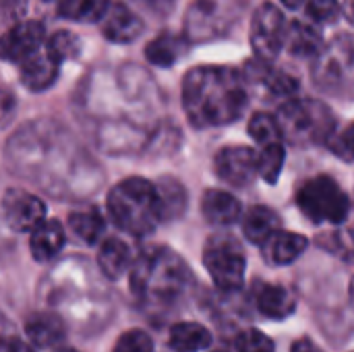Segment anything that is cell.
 <instances>
[{"instance_id": "22", "label": "cell", "mask_w": 354, "mask_h": 352, "mask_svg": "<svg viewBox=\"0 0 354 352\" xmlns=\"http://www.w3.org/2000/svg\"><path fill=\"white\" fill-rule=\"evenodd\" d=\"M153 185H156V191H158L162 222L180 218L185 207H187V191L180 185V180L172 178V176H162Z\"/></svg>"}, {"instance_id": "27", "label": "cell", "mask_w": 354, "mask_h": 352, "mask_svg": "<svg viewBox=\"0 0 354 352\" xmlns=\"http://www.w3.org/2000/svg\"><path fill=\"white\" fill-rule=\"evenodd\" d=\"M110 6V0H60L58 15L75 23H100Z\"/></svg>"}, {"instance_id": "23", "label": "cell", "mask_w": 354, "mask_h": 352, "mask_svg": "<svg viewBox=\"0 0 354 352\" xmlns=\"http://www.w3.org/2000/svg\"><path fill=\"white\" fill-rule=\"evenodd\" d=\"M168 344L174 352H199L212 344V332L195 322L176 324L170 330Z\"/></svg>"}, {"instance_id": "20", "label": "cell", "mask_w": 354, "mask_h": 352, "mask_svg": "<svg viewBox=\"0 0 354 352\" xmlns=\"http://www.w3.org/2000/svg\"><path fill=\"white\" fill-rule=\"evenodd\" d=\"M131 263H133V253L124 241L112 237L102 243L100 253H97V266L106 278H110V280L122 278L129 272Z\"/></svg>"}, {"instance_id": "5", "label": "cell", "mask_w": 354, "mask_h": 352, "mask_svg": "<svg viewBox=\"0 0 354 352\" xmlns=\"http://www.w3.org/2000/svg\"><path fill=\"white\" fill-rule=\"evenodd\" d=\"M297 205L315 224H342L351 214L348 195L328 174H317L305 180L297 191Z\"/></svg>"}, {"instance_id": "8", "label": "cell", "mask_w": 354, "mask_h": 352, "mask_svg": "<svg viewBox=\"0 0 354 352\" xmlns=\"http://www.w3.org/2000/svg\"><path fill=\"white\" fill-rule=\"evenodd\" d=\"M317 62L313 68V79L317 87L338 93L342 87H348L353 75V39L348 33L334 39L317 54Z\"/></svg>"}, {"instance_id": "37", "label": "cell", "mask_w": 354, "mask_h": 352, "mask_svg": "<svg viewBox=\"0 0 354 352\" xmlns=\"http://www.w3.org/2000/svg\"><path fill=\"white\" fill-rule=\"evenodd\" d=\"M15 112V95L10 91L0 89V127H4Z\"/></svg>"}, {"instance_id": "29", "label": "cell", "mask_w": 354, "mask_h": 352, "mask_svg": "<svg viewBox=\"0 0 354 352\" xmlns=\"http://www.w3.org/2000/svg\"><path fill=\"white\" fill-rule=\"evenodd\" d=\"M44 48H46V52H48L58 64H62V62H66V60L79 56V52H81V39H79V35H75L73 31L60 29V31H54L50 37H46Z\"/></svg>"}, {"instance_id": "41", "label": "cell", "mask_w": 354, "mask_h": 352, "mask_svg": "<svg viewBox=\"0 0 354 352\" xmlns=\"http://www.w3.org/2000/svg\"><path fill=\"white\" fill-rule=\"evenodd\" d=\"M216 352H224V351H216Z\"/></svg>"}, {"instance_id": "6", "label": "cell", "mask_w": 354, "mask_h": 352, "mask_svg": "<svg viewBox=\"0 0 354 352\" xmlns=\"http://www.w3.org/2000/svg\"><path fill=\"white\" fill-rule=\"evenodd\" d=\"M203 263L220 290L236 293L243 288L247 259L236 239L228 234L212 237L203 249Z\"/></svg>"}, {"instance_id": "38", "label": "cell", "mask_w": 354, "mask_h": 352, "mask_svg": "<svg viewBox=\"0 0 354 352\" xmlns=\"http://www.w3.org/2000/svg\"><path fill=\"white\" fill-rule=\"evenodd\" d=\"M290 352H324L322 349H317L311 340H299V342H295L292 344V351Z\"/></svg>"}, {"instance_id": "12", "label": "cell", "mask_w": 354, "mask_h": 352, "mask_svg": "<svg viewBox=\"0 0 354 352\" xmlns=\"http://www.w3.org/2000/svg\"><path fill=\"white\" fill-rule=\"evenodd\" d=\"M46 41V27L39 21H21L0 35V58L21 62L39 50Z\"/></svg>"}, {"instance_id": "25", "label": "cell", "mask_w": 354, "mask_h": 352, "mask_svg": "<svg viewBox=\"0 0 354 352\" xmlns=\"http://www.w3.org/2000/svg\"><path fill=\"white\" fill-rule=\"evenodd\" d=\"M68 228L79 241H83L85 245H93L102 239L106 230V220L97 207H85L68 216Z\"/></svg>"}, {"instance_id": "7", "label": "cell", "mask_w": 354, "mask_h": 352, "mask_svg": "<svg viewBox=\"0 0 354 352\" xmlns=\"http://www.w3.org/2000/svg\"><path fill=\"white\" fill-rule=\"evenodd\" d=\"M241 0H195L185 17V37L205 41L226 33L239 15Z\"/></svg>"}, {"instance_id": "4", "label": "cell", "mask_w": 354, "mask_h": 352, "mask_svg": "<svg viewBox=\"0 0 354 352\" xmlns=\"http://www.w3.org/2000/svg\"><path fill=\"white\" fill-rule=\"evenodd\" d=\"M276 120L282 139L299 147L328 141L336 129L334 112L317 100H288L280 106Z\"/></svg>"}, {"instance_id": "9", "label": "cell", "mask_w": 354, "mask_h": 352, "mask_svg": "<svg viewBox=\"0 0 354 352\" xmlns=\"http://www.w3.org/2000/svg\"><path fill=\"white\" fill-rule=\"evenodd\" d=\"M284 35L286 19L282 10L272 2L261 4L251 21V46L255 50V56L272 62L284 50Z\"/></svg>"}, {"instance_id": "34", "label": "cell", "mask_w": 354, "mask_h": 352, "mask_svg": "<svg viewBox=\"0 0 354 352\" xmlns=\"http://www.w3.org/2000/svg\"><path fill=\"white\" fill-rule=\"evenodd\" d=\"M0 352H33L29 344L21 340L12 324L0 313Z\"/></svg>"}, {"instance_id": "10", "label": "cell", "mask_w": 354, "mask_h": 352, "mask_svg": "<svg viewBox=\"0 0 354 352\" xmlns=\"http://www.w3.org/2000/svg\"><path fill=\"white\" fill-rule=\"evenodd\" d=\"M2 214L15 232H31L46 220V205L37 195L12 187L2 195Z\"/></svg>"}, {"instance_id": "42", "label": "cell", "mask_w": 354, "mask_h": 352, "mask_svg": "<svg viewBox=\"0 0 354 352\" xmlns=\"http://www.w3.org/2000/svg\"><path fill=\"white\" fill-rule=\"evenodd\" d=\"M46 2H50V0H46Z\"/></svg>"}, {"instance_id": "14", "label": "cell", "mask_w": 354, "mask_h": 352, "mask_svg": "<svg viewBox=\"0 0 354 352\" xmlns=\"http://www.w3.org/2000/svg\"><path fill=\"white\" fill-rule=\"evenodd\" d=\"M58 68H60V64L41 46L31 56H27L25 60H21V73H19V77H21V83L29 91H44V89L52 87V83L56 81Z\"/></svg>"}, {"instance_id": "40", "label": "cell", "mask_w": 354, "mask_h": 352, "mask_svg": "<svg viewBox=\"0 0 354 352\" xmlns=\"http://www.w3.org/2000/svg\"><path fill=\"white\" fill-rule=\"evenodd\" d=\"M54 352H77V351H73V349H56Z\"/></svg>"}, {"instance_id": "1", "label": "cell", "mask_w": 354, "mask_h": 352, "mask_svg": "<svg viewBox=\"0 0 354 352\" xmlns=\"http://www.w3.org/2000/svg\"><path fill=\"white\" fill-rule=\"evenodd\" d=\"M183 108L195 129H214L234 122L249 100L241 71L230 66H195L183 79Z\"/></svg>"}, {"instance_id": "30", "label": "cell", "mask_w": 354, "mask_h": 352, "mask_svg": "<svg viewBox=\"0 0 354 352\" xmlns=\"http://www.w3.org/2000/svg\"><path fill=\"white\" fill-rule=\"evenodd\" d=\"M249 135L259 145L282 141V133H280L278 120L270 112H255L251 116V120H249Z\"/></svg>"}, {"instance_id": "28", "label": "cell", "mask_w": 354, "mask_h": 352, "mask_svg": "<svg viewBox=\"0 0 354 352\" xmlns=\"http://www.w3.org/2000/svg\"><path fill=\"white\" fill-rule=\"evenodd\" d=\"M284 158L286 151L282 141L261 145V151L257 154V176H261L270 185H276L284 166Z\"/></svg>"}, {"instance_id": "2", "label": "cell", "mask_w": 354, "mask_h": 352, "mask_svg": "<svg viewBox=\"0 0 354 352\" xmlns=\"http://www.w3.org/2000/svg\"><path fill=\"white\" fill-rule=\"evenodd\" d=\"M131 290L147 305L176 303L193 284L189 266L168 247L145 249L131 263Z\"/></svg>"}, {"instance_id": "16", "label": "cell", "mask_w": 354, "mask_h": 352, "mask_svg": "<svg viewBox=\"0 0 354 352\" xmlns=\"http://www.w3.org/2000/svg\"><path fill=\"white\" fill-rule=\"evenodd\" d=\"M263 257L274 263V266H288L292 261H297L305 249L309 247V241L303 234L297 232H284V230H276L272 237H268L263 243Z\"/></svg>"}, {"instance_id": "32", "label": "cell", "mask_w": 354, "mask_h": 352, "mask_svg": "<svg viewBox=\"0 0 354 352\" xmlns=\"http://www.w3.org/2000/svg\"><path fill=\"white\" fill-rule=\"evenodd\" d=\"M307 15L317 25L334 23L340 15V2L338 0H307Z\"/></svg>"}, {"instance_id": "39", "label": "cell", "mask_w": 354, "mask_h": 352, "mask_svg": "<svg viewBox=\"0 0 354 352\" xmlns=\"http://www.w3.org/2000/svg\"><path fill=\"white\" fill-rule=\"evenodd\" d=\"M284 6H288V8H299V6H303L307 0H280Z\"/></svg>"}, {"instance_id": "13", "label": "cell", "mask_w": 354, "mask_h": 352, "mask_svg": "<svg viewBox=\"0 0 354 352\" xmlns=\"http://www.w3.org/2000/svg\"><path fill=\"white\" fill-rule=\"evenodd\" d=\"M102 31L112 44H131L143 33V21L124 2H114L102 19Z\"/></svg>"}, {"instance_id": "19", "label": "cell", "mask_w": 354, "mask_h": 352, "mask_svg": "<svg viewBox=\"0 0 354 352\" xmlns=\"http://www.w3.org/2000/svg\"><path fill=\"white\" fill-rule=\"evenodd\" d=\"M64 241H66V237H64L62 224L56 220H44L41 224H37L31 230L29 251L35 261H50L62 251Z\"/></svg>"}, {"instance_id": "17", "label": "cell", "mask_w": 354, "mask_h": 352, "mask_svg": "<svg viewBox=\"0 0 354 352\" xmlns=\"http://www.w3.org/2000/svg\"><path fill=\"white\" fill-rule=\"evenodd\" d=\"M25 336L39 349H50L66 338L64 322L52 311H37L25 322Z\"/></svg>"}, {"instance_id": "31", "label": "cell", "mask_w": 354, "mask_h": 352, "mask_svg": "<svg viewBox=\"0 0 354 352\" xmlns=\"http://www.w3.org/2000/svg\"><path fill=\"white\" fill-rule=\"evenodd\" d=\"M236 352H276V344L270 336L259 330H245L234 340Z\"/></svg>"}, {"instance_id": "15", "label": "cell", "mask_w": 354, "mask_h": 352, "mask_svg": "<svg viewBox=\"0 0 354 352\" xmlns=\"http://www.w3.org/2000/svg\"><path fill=\"white\" fill-rule=\"evenodd\" d=\"M201 214L214 226H230L241 220V201L222 189H207L201 197Z\"/></svg>"}, {"instance_id": "33", "label": "cell", "mask_w": 354, "mask_h": 352, "mask_svg": "<svg viewBox=\"0 0 354 352\" xmlns=\"http://www.w3.org/2000/svg\"><path fill=\"white\" fill-rule=\"evenodd\" d=\"M112 352H153V340L143 330L124 332Z\"/></svg>"}, {"instance_id": "3", "label": "cell", "mask_w": 354, "mask_h": 352, "mask_svg": "<svg viewBox=\"0 0 354 352\" xmlns=\"http://www.w3.org/2000/svg\"><path fill=\"white\" fill-rule=\"evenodd\" d=\"M108 214L131 237L151 234L162 222L156 185L139 176L120 180L108 195Z\"/></svg>"}, {"instance_id": "18", "label": "cell", "mask_w": 354, "mask_h": 352, "mask_svg": "<svg viewBox=\"0 0 354 352\" xmlns=\"http://www.w3.org/2000/svg\"><path fill=\"white\" fill-rule=\"evenodd\" d=\"M255 305L261 315L270 319H286L297 309V297L280 284H259L255 290Z\"/></svg>"}, {"instance_id": "36", "label": "cell", "mask_w": 354, "mask_h": 352, "mask_svg": "<svg viewBox=\"0 0 354 352\" xmlns=\"http://www.w3.org/2000/svg\"><path fill=\"white\" fill-rule=\"evenodd\" d=\"M133 2L156 17H168L174 8V0H133Z\"/></svg>"}, {"instance_id": "11", "label": "cell", "mask_w": 354, "mask_h": 352, "mask_svg": "<svg viewBox=\"0 0 354 352\" xmlns=\"http://www.w3.org/2000/svg\"><path fill=\"white\" fill-rule=\"evenodd\" d=\"M214 166L216 174L226 185L243 189L257 176V154L247 145H228L218 151Z\"/></svg>"}, {"instance_id": "24", "label": "cell", "mask_w": 354, "mask_h": 352, "mask_svg": "<svg viewBox=\"0 0 354 352\" xmlns=\"http://www.w3.org/2000/svg\"><path fill=\"white\" fill-rule=\"evenodd\" d=\"M276 230H280V216L266 205L251 207L243 218V232L255 245H261Z\"/></svg>"}, {"instance_id": "35", "label": "cell", "mask_w": 354, "mask_h": 352, "mask_svg": "<svg viewBox=\"0 0 354 352\" xmlns=\"http://www.w3.org/2000/svg\"><path fill=\"white\" fill-rule=\"evenodd\" d=\"M328 143H330L332 151H334L338 158H342L344 162H351V160H353V127H351V124H346L344 131L338 133V135L332 133V135L328 137Z\"/></svg>"}, {"instance_id": "26", "label": "cell", "mask_w": 354, "mask_h": 352, "mask_svg": "<svg viewBox=\"0 0 354 352\" xmlns=\"http://www.w3.org/2000/svg\"><path fill=\"white\" fill-rule=\"evenodd\" d=\"M185 50V41L174 35L164 31L162 35H158L156 39H151L145 46V58L153 64V66H172Z\"/></svg>"}, {"instance_id": "21", "label": "cell", "mask_w": 354, "mask_h": 352, "mask_svg": "<svg viewBox=\"0 0 354 352\" xmlns=\"http://www.w3.org/2000/svg\"><path fill=\"white\" fill-rule=\"evenodd\" d=\"M284 48H288L292 56L307 58V56H315L324 46H322V35L313 25L303 21H292L290 25H286Z\"/></svg>"}]
</instances>
